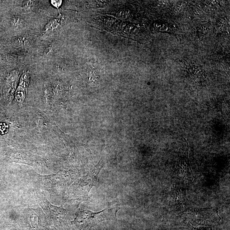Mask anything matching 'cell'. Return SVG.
Listing matches in <instances>:
<instances>
[{"mask_svg": "<svg viewBox=\"0 0 230 230\" xmlns=\"http://www.w3.org/2000/svg\"><path fill=\"white\" fill-rule=\"evenodd\" d=\"M181 216L194 225H207L220 219L217 207L196 209L188 208L181 213Z\"/></svg>", "mask_w": 230, "mask_h": 230, "instance_id": "obj_1", "label": "cell"}, {"mask_svg": "<svg viewBox=\"0 0 230 230\" xmlns=\"http://www.w3.org/2000/svg\"><path fill=\"white\" fill-rule=\"evenodd\" d=\"M188 151L189 146L188 142L185 138L182 137L178 159L173 173L174 178L188 181H193L194 180V175L189 161Z\"/></svg>", "mask_w": 230, "mask_h": 230, "instance_id": "obj_2", "label": "cell"}, {"mask_svg": "<svg viewBox=\"0 0 230 230\" xmlns=\"http://www.w3.org/2000/svg\"><path fill=\"white\" fill-rule=\"evenodd\" d=\"M118 210V208L113 207L107 208L99 212L83 210L80 213V218L84 224L92 227L103 221L115 218Z\"/></svg>", "mask_w": 230, "mask_h": 230, "instance_id": "obj_3", "label": "cell"}, {"mask_svg": "<svg viewBox=\"0 0 230 230\" xmlns=\"http://www.w3.org/2000/svg\"><path fill=\"white\" fill-rule=\"evenodd\" d=\"M172 195L176 209L181 211L184 209L187 205L188 200L186 189L173 185L172 190Z\"/></svg>", "mask_w": 230, "mask_h": 230, "instance_id": "obj_4", "label": "cell"}, {"mask_svg": "<svg viewBox=\"0 0 230 230\" xmlns=\"http://www.w3.org/2000/svg\"><path fill=\"white\" fill-rule=\"evenodd\" d=\"M30 78L29 71H25L22 75L20 80L19 85L16 92V99L18 103L22 104L26 97Z\"/></svg>", "mask_w": 230, "mask_h": 230, "instance_id": "obj_5", "label": "cell"}, {"mask_svg": "<svg viewBox=\"0 0 230 230\" xmlns=\"http://www.w3.org/2000/svg\"><path fill=\"white\" fill-rule=\"evenodd\" d=\"M61 19L60 18H57L51 20L44 28L43 31V35H49L57 29L61 24Z\"/></svg>", "mask_w": 230, "mask_h": 230, "instance_id": "obj_6", "label": "cell"}, {"mask_svg": "<svg viewBox=\"0 0 230 230\" xmlns=\"http://www.w3.org/2000/svg\"><path fill=\"white\" fill-rule=\"evenodd\" d=\"M12 25L16 28L22 27L23 25V19L22 17L19 15H15L12 17Z\"/></svg>", "mask_w": 230, "mask_h": 230, "instance_id": "obj_7", "label": "cell"}, {"mask_svg": "<svg viewBox=\"0 0 230 230\" xmlns=\"http://www.w3.org/2000/svg\"><path fill=\"white\" fill-rule=\"evenodd\" d=\"M28 38L26 37V36L21 37L18 39V42L19 44L21 45H25L28 44L30 42L29 39Z\"/></svg>", "mask_w": 230, "mask_h": 230, "instance_id": "obj_8", "label": "cell"}, {"mask_svg": "<svg viewBox=\"0 0 230 230\" xmlns=\"http://www.w3.org/2000/svg\"><path fill=\"white\" fill-rule=\"evenodd\" d=\"M51 3L54 7L58 9L59 7L62 5V1H61V0H52V1H51Z\"/></svg>", "mask_w": 230, "mask_h": 230, "instance_id": "obj_9", "label": "cell"}, {"mask_svg": "<svg viewBox=\"0 0 230 230\" xmlns=\"http://www.w3.org/2000/svg\"><path fill=\"white\" fill-rule=\"evenodd\" d=\"M34 5V2L33 1H26L24 3V6L25 9H29L32 7Z\"/></svg>", "mask_w": 230, "mask_h": 230, "instance_id": "obj_10", "label": "cell"}, {"mask_svg": "<svg viewBox=\"0 0 230 230\" xmlns=\"http://www.w3.org/2000/svg\"><path fill=\"white\" fill-rule=\"evenodd\" d=\"M8 130V126L5 124H0V132L1 134H4L7 132Z\"/></svg>", "mask_w": 230, "mask_h": 230, "instance_id": "obj_11", "label": "cell"}, {"mask_svg": "<svg viewBox=\"0 0 230 230\" xmlns=\"http://www.w3.org/2000/svg\"><path fill=\"white\" fill-rule=\"evenodd\" d=\"M193 230H213L211 227H203L195 228H193Z\"/></svg>", "mask_w": 230, "mask_h": 230, "instance_id": "obj_12", "label": "cell"}, {"mask_svg": "<svg viewBox=\"0 0 230 230\" xmlns=\"http://www.w3.org/2000/svg\"><path fill=\"white\" fill-rule=\"evenodd\" d=\"M52 49H53V48H52V46H49L47 49H46L45 51V54H49V53L51 52Z\"/></svg>", "mask_w": 230, "mask_h": 230, "instance_id": "obj_13", "label": "cell"}]
</instances>
